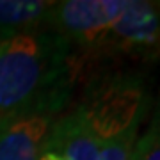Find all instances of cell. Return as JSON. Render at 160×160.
<instances>
[{"instance_id": "8", "label": "cell", "mask_w": 160, "mask_h": 160, "mask_svg": "<svg viewBox=\"0 0 160 160\" xmlns=\"http://www.w3.org/2000/svg\"><path fill=\"white\" fill-rule=\"evenodd\" d=\"M139 160H160V103L142 135L133 146Z\"/></svg>"}, {"instance_id": "9", "label": "cell", "mask_w": 160, "mask_h": 160, "mask_svg": "<svg viewBox=\"0 0 160 160\" xmlns=\"http://www.w3.org/2000/svg\"><path fill=\"white\" fill-rule=\"evenodd\" d=\"M128 160H139V155H137V151H135V149H132L130 158H128Z\"/></svg>"}, {"instance_id": "1", "label": "cell", "mask_w": 160, "mask_h": 160, "mask_svg": "<svg viewBox=\"0 0 160 160\" xmlns=\"http://www.w3.org/2000/svg\"><path fill=\"white\" fill-rule=\"evenodd\" d=\"M71 45L52 30L0 38V121L32 112L57 114L75 71Z\"/></svg>"}, {"instance_id": "5", "label": "cell", "mask_w": 160, "mask_h": 160, "mask_svg": "<svg viewBox=\"0 0 160 160\" xmlns=\"http://www.w3.org/2000/svg\"><path fill=\"white\" fill-rule=\"evenodd\" d=\"M38 160H98V142L77 109L52 123Z\"/></svg>"}, {"instance_id": "3", "label": "cell", "mask_w": 160, "mask_h": 160, "mask_svg": "<svg viewBox=\"0 0 160 160\" xmlns=\"http://www.w3.org/2000/svg\"><path fill=\"white\" fill-rule=\"evenodd\" d=\"M128 6V0L53 2L45 27L82 50H96L107 30Z\"/></svg>"}, {"instance_id": "6", "label": "cell", "mask_w": 160, "mask_h": 160, "mask_svg": "<svg viewBox=\"0 0 160 160\" xmlns=\"http://www.w3.org/2000/svg\"><path fill=\"white\" fill-rule=\"evenodd\" d=\"M53 118L52 112H32L0 121V160H38Z\"/></svg>"}, {"instance_id": "4", "label": "cell", "mask_w": 160, "mask_h": 160, "mask_svg": "<svg viewBox=\"0 0 160 160\" xmlns=\"http://www.w3.org/2000/svg\"><path fill=\"white\" fill-rule=\"evenodd\" d=\"M94 52L123 53L146 61L160 59V2L128 0L123 14Z\"/></svg>"}, {"instance_id": "2", "label": "cell", "mask_w": 160, "mask_h": 160, "mask_svg": "<svg viewBox=\"0 0 160 160\" xmlns=\"http://www.w3.org/2000/svg\"><path fill=\"white\" fill-rule=\"evenodd\" d=\"M139 73H110L87 86L77 110L98 142V160H128L149 107Z\"/></svg>"}, {"instance_id": "7", "label": "cell", "mask_w": 160, "mask_h": 160, "mask_svg": "<svg viewBox=\"0 0 160 160\" xmlns=\"http://www.w3.org/2000/svg\"><path fill=\"white\" fill-rule=\"evenodd\" d=\"M53 2L0 0V38L43 29Z\"/></svg>"}]
</instances>
